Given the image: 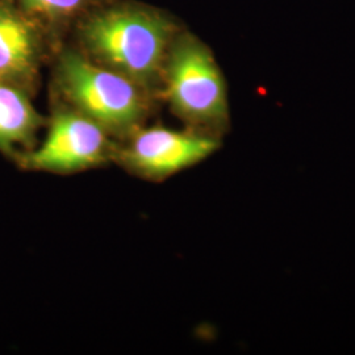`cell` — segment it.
I'll return each mask as SVG.
<instances>
[{"label": "cell", "mask_w": 355, "mask_h": 355, "mask_svg": "<svg viewBox=\"0 0 355 355\" xmlns=\"http://www.w3.org/2000/svg\"><path fill=\"white\" fill-rule=\"evenodd\" d=\"M175 28L159 13L114 7L91 15L80 29L87 57L146 89L161 86Z\"/></svg>", "instance_id": "1"}, {"label": "cell", "mask_w": 355, "mask_h": 355, "mask_svg": "<svg viewBox=\"0 0 355 355\" xmlns=\"http://www.w3.org/2000/svg\"><path fill=\"white\" fill-rule=\"evenodd\" d=\"M57 86L70 108L116 140L142 127L149 114V89L80 53L67 51L60 57Z\"/></svg>", "instance_id": "2"}, {"label": "cell", "mask_w": 355, "mask_h": 355, "mask_svg": "<svg viewBox=\"0 0 355 355\" xmlns=\"http://www.w3.org/2000/svg\"><path fill=\"white\" fill-rule=\"evenodd\" d=\"M171 111L187 127L220 137L229 125L227 83L212 51L191 35L174 38L161 79Z\"/></svg>", "instance_id": "3"}, {"label": "cell", "mask_w": 355, "mask_h": 355, "mask_svg": "<svg viewBox=\"0 0 355 355\" xmlns=\"http://www.w3.org/2000/svg\"><path fill=\"white\" fill-rule=\"evenodd\" d=\"M46 129L44 140L15 162L21 170L70 175L114 162L117 140L70 107L55 111Z\"/></svg>", "instance_id": "4"}, {"label": "cell", "mask_w": 355, "mask_h": 355, "mask_svg": "<svg viewBox=\"0 0 355 355\" xmlns=\"http://www.w3.org/2000/svg\"><path fill=\"white\" fill-rule=\"evenodd\" d=\"M220 148V137L187 128H137L117 140L114 162L133 175L162 182L198 165Z\"/></svg>", "instance_id": "5"}, {"label": "cell", "mask_w": 355, "mask_h": 355, "mask_svg": "<svg viewBox=\"0 0 355 355\" xmlns=\"http://www.w3.org/2000/svg\"><path fill=\"white\" fill-rule=\"evenodd\" d=\"M41 60L42 38L35 20L15 0H0V80L33 92Z\"/></svg>", "instance_id": "6"}, {"label": "cell", "mask_w": 355, "mask_h": 355, "mask_svg": "<svg viewBox=\"0 0 355 355\" xmlns=\"http://www.w3.org/2000/svg\"><path fill=\"white\" fill-rule=\"evenodd\" d=\"M44 127L46 120L35 108L32 92L0 80V153L16 162L36 148Z\"/></svg>", "instance_id": "7"}, {"label": "cell", "mask_w": 355, "mask_h": 355, "mask_svg": "<svg viewBox=\"0 0 355 355\" xmlns=\"http://www.w3.org/2000/svg\"><path fill=\"white\" fill-rule=\"evenodd\" d=\"M28 13L49 19L69 17L85 7L87 0H20Z\"/></svg>", "instance_id": "8"}]
</instances>
